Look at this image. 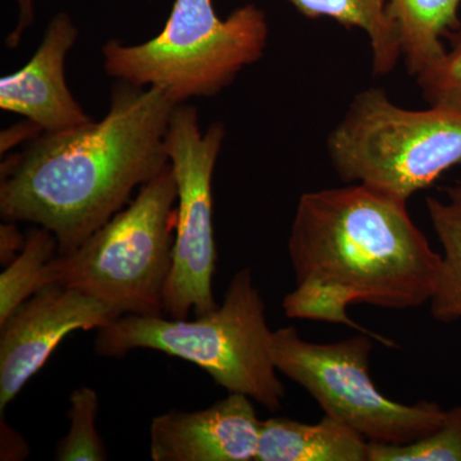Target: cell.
<instances>
[{
  "mask_svg": "<svg viewBox=\"0 0 461 461\" xmlns=\"http://www.w3.org/2000/svg\"><path fill=\"white\" fill-rule=\"evenodd\" d=\"M177 105L163 89L118 81L99 122L42 132L2 163L3 221L47 229L59 254L72 253L169 165L167 131Z\"/></svg>",
  "mask_w": 461,
  "mask_h": 461,
  "instance_id": "1",
  "label": "cell"
},
{
  "mask_svg": "<svg viewBox=\"0 0 461 461\" xmlns=\"http://www.w3.org/2000/svg\"><path fill=\"white\" fill-rule=\"evenodd\" d=\"M287 250L296 286L282 300L286 317L346 324L386 346L395 345L354 323L348 309L429 304L442 260L408 202L363 184L303 194Z\"/></svg>",
  "mask_w": 461,
  "mask_h": 461,
  "instance_id": "2",
  "label": "cell"
},
{
  "mask_svg": "<svg viewBox=\"0 0 461 461\" xmlns=\"http://www.w3.org/2000/svg\"><path fill=\"white\" fill-rule=\"evenodd\" d=\"M266 304L253 272L230 278L223 303L195 320L126 314L98 330L99 357H121L149 348L180 357L208 373L229 393H241L269 411L282 408L286 388L272 355Z\"/></svg>",
  "mask_w": 461,
  "mask_h": 461,
  "instance_id": "3",
  "label": "cell"
},
{
  "mask_svg": "<svg viewBox=\"0 0 461 461\" xmlns=\"http://www.w3.org/2000/svg\"><path fill=\"white\" fill-rule=\"evenodd\" d=\"M268 35L266 14L251 3L222 20L213 0H175L162 32L141 44L105 42L103 65L121 83L163 89L184 104L230 86L263 57Z\"/></svg>",
  "mask_w": 461,
  "mask_h": 461,
  "instance_id": "4",
  "label": "cell"
},
{
  "mask_svg": "<svg viewBox=\"0 0 461 461\" xmlns=\"http://www.w3.org/2000/svg\"><path fill=\"white\" fill-rule=\"evenodd\" d=\"M176 200L177 185L168 165L84 244L58 254L50 266V284L77 288L121 315H165Z\"/></svg>",
  "mask_w": 461,
  "mask_h": 461,
  "instance_id": "5",
  "label": "cell"
},
{
  "mask_svg": "<svg viewBox=\"0 0 461 461\" xmlns=\"http://www.w3.org/2000/svg\"><path fill=\"white\" fill-rule=\"evenodd\" d=\"M327 151L346 184H363L408 202L461 165V112L411 111L386 91L364 90L330 131Z\"/></svg>",
  "mask_w": 461,
  "mask_h": 461,
  "instance_id": "6",
  "label": "cell"
},
{
  "mask_svg": "<svg viewBox=\"0 0 461 461\" xmlns=\"http://www.w3.org/2000/svg\"><path fill=\"white\" fill-rule=\"evenodd\" d=\"M372 339L360 333L317 344L302 339L296 327H284L272 335L273 360L278 372L313 397L324 415L366 441L403 445L429 435L441 426L446 411L426 400L402 403L384 395L369 372Z\"/></svg>",
  "mask_w": 461,
  "mask_h": 461,
  "instance_id": "7",
  "label": "cell"
},
{
  "mask_svg": "<svg viewBox=\"0 0 461 461\" xmlns=\"http://www.w3.org/2000/svg\"><path fill=\"white\" fill-rule=\"evenodd\" d=\"M224 138L226 129L221 122L202 131L195 108L184 103L173 111L166 141L178 209L165 297V315L173 320L199 317L218 306L213 294L217 249L212 184Z\"/></svg>",
  "mask_w": 461,
  "mask_h": 461,
  "instance_id": "8",
  "label": "cell"
},
{
  "mask_svg": "<svg viewBox=\"0 0 461 461\" xmlns=\"http://www.w3.org/2000/svg\"><path fill=\"white\" fill-rule=\"evenodd\" d=\"M120 312L77 288L50 284L0 323V411L76 330H99Z\"/></svg>",
  "mask_w": 461,
  "mask_h": 461,
  "instance_id": "9",
  "label": "cell"
},
{
  "mask_svg": "<svg viewBox=\"0 0 461 461\" xmlns=\"http://www.w3.org/2000/svg\"><path fill=\"white\" fill-rule=\"evenodd\" d=\"M263 420L250 397L229 393L209 408L171 411L150 424L154 461H256Z\"/></svg>",
  "mask_w": 461,
  "mask_h": 461,
  "instance_id": "10",
  "label": "cell"
},
{
  "mask_svg": "<svg viewBox=\"0 0 461 461\" xmlns=\"http://www.w3.org/2000/svg\"><path fill=\"white\" fill-rule=\"evenodd\" d=\"M78 38L67 12L51 18L38 50L23 68L0 80V108L23 115L42 132H60L91 122L66 81V59Z\"/></svg>",
  "mask_w": 461,
  "mask_h": 461,
  "instance_id": "11",
  "label": "cell"
},
{
  "mask_svg": "<svg viewBox=\"0 0 461 461\" xmlns=\"http://www.w3.org/2000/svg\"><path fill=\"white\" fill-rule=\"evenodd\" d=\"M369 441L338 420H263L256 461H368Z\"/></svg>",
  "mask_w": 461,
  "mask_h": 461,
  "instance_id": "12",
  "label": "cell"
},
{
  "mask_svg": "<svg viewBox=\"0 0 461 461\" xmlns=\"http://www.w3.org/2000/svg\"><path fill=\"white\" fill-rule=\"evenodd\" d=\"M461 0H387L409 75L417 77L444 56L448 33L461 27Z\"/></svg>",
  "mask_w": 461,
  "mask_h": 461,
  "instance_id": "13",
  "label": "cell"
},
{
  "mask_svg": "<svg viewBox=\"0 0 461 461\" xmlns=\"http://www.w3.org/2000/svg\"><path fill=\"white\" fill-rule=\"evenodd\" d=\"M309 18L326 17L339 25L362 30L372 50V71L387 76L402 59L395 23L388 14L387 0H287Z\"/></svg>",
  "mask_w": 461,
  "mask_h": 461,
  "instance_id": "14",
  "label": "cell"
},
{
  "mask_svg": "<svg viewBox=\"0 0 461 461\" xmlns=\"http://www.w3.org/2000/svg\"><path fill=\"white\" fill-rule=\"evenodd\" d=\"M445 199L426 200L430 224L442 248L430 314L439 323L461 321V185L446 187Z\"/></svg>",
  "mask_w": 461,
  "mask_h": 461,
  "instance_id": "15",
  "label": "cell"
},
{
  "mask_svg": "<svg viewBox=\"0 0 461 461\" xmlns=\"http://www.w3.org/2000/svg\"><path fill=\"white\" fill-rule=\"evenodd\" d=\"M58 254V242L50 230L39 226L29 230L23 251L0 275V323L50 285V266Z\"/></svg>",
  "mask_w": 461,
  "mask_h": 461,
  "instance_id": "16",
  "label": "cell"
},
{
  "mask_svg": "<svg viewBox=\"0 0 461 461\" xmlns=\"http://www.w3.org/2000/svg\"><path fill=\"white\" fill-rule=\"evenodd\" d=\"M68 417L71 421L67 435L57 446L58 461H103L108 454L103 444L96 420L99 412V396L90 387H80L69 397Z\"/></svg>",
  "mask_w": 461,
  "mask_h": 461,
  "instance_id": "17",
  "label": "cell"
},
{
  "mask_svg": "<svg viewBox=\"0 0 461 461\" xmlns=\"http://www.w3.org/2000/svg\"><path fill=\"white\" fill-rule=\"evenodd\" d=\"M368 461H461V405L446 411L438 429L411 444L369 442Z\"/></svg>",
  "mask_w": 461,
  "mask_h": 461,
  "instance_id": "18",
  "label": "cell"
},
{
  "mask_svg": "<svg viewBox=\"0 0 461 461\" xmlns=\"http://www.w3.org/2000/svg\"><path fill=\"white\" fill-rule=\"evenodd\" d=\"M446 41L444 56L415 78L429 105L461 112V27L448 33Z\"/></svg>",
  "mask_w": 461,
  "mask_h": 461,
  "instance_id": "19",
  "label": "cell"
},
{
  "mask_svg": "<svg viewBox=\"0 0 461 461\" xmlns=\"http://www.w3.org/2000/svg\"><path fill=\"white\" fill-rule=\"evenodd\" d=\"M26 236L20 232L16 222L5 221L0 226V262L8 266L25 247Z\"/></svg>",
  "mask_w": 461,
  "mask_h": 461,
  "instance_id": "20",
  "label": "cell"
},
{
  "mask_svg": "<svg viewBox=\"0 0 461 461\" xmlns=\"http://www.w3.org/2000/svg\"><path fill=\"white\" fill-rule=\"evenodd\" d=\"M17 7V23L14 30L5 39L8 48H16L23 33L32 27L35 21V0H12Z\"/></svg>",
  "mask_w": 461,
  "mask_h": 461,
  "instance_id": "21",
  "label": "cell"
},
{
  "mask_svg": "<svg viewBox=\"0 0 461 461\" xmlns=\"http://www.w3.org/2000/svg\"><path fill=\"white\" fill-rule=\"evenodd\" d=\"M41 133V130L39 129L36 124L30 122L29 120H26L25 122L9 127L8 130L2 132V144H0V147H2V154H5L9 149L21 144V142L32 141L33 139L38 138Z\"/></svg>",
  "mask_w": 461,
  "mask_h": 461,
  "instance_id": "22",
  "label": "cell"
}]
</instances>
